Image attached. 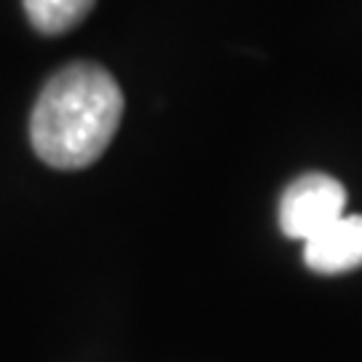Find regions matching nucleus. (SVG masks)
Listing matches in <instances>:
<instances>
[{
    "instance_id": "f257e3e1",
    "label": "nucleus",
    "mask_w": 362,
    "mask_h": 362,
    "mask_svg": "<svg viewBox=\"0 0 362 362\" xmlns=\"http://www.w3.org/2000/svg\"><path fill=\"white\" fill-rule=\"evenodd\" d=\"M124 116L116 78L94 62L57 70L40 89L30 118V140L54 169H83L110 145Z\"/></svg>"
},
{
    "instance_id": "20e7f679",
    "label": "nucleus",
    "mask_w": 362,
    "mask_h": 362,
    "mask_svg": "<svg viewBox=\"0 0 362 362\" xmlns=\"http://www.w3.org/2000/svg\"><path fill=\"white\" fill-rule=\"evenodd\" d=\"M94 0H25L30 25L43 35H62L91 11Z\"/></svg>"
},
{
    "instance_id": "7ed1b4c3",
    "label": "nucleus",
    "mask_w": 362,
    "mask_h": 362,
    "mask_svg": "<svg viewBox=\"0 0 362 362\" xmlns=\"http://www.w3.org/2000/svg\"><path fill=\"white\" fill-rule=\"evenodd\" d=\"M303 260L317 274H346L362 266V215H341L306 239Z\"/></svg>"
},
{
    "instance_id": "f03ea898",
    "label": "nucleus",
    "mask_w": 362,
    "mask_h": 362,
    "mask_svg": "<svg viewBox=\"0 0 362 362\" xmlns=\"http://www.w3.org/2000/svg\"><path fill=\"white\" fill-rule=\"evenodd\" d=\"M346 191L344 185L322 172L300 175L285 188L279 199V226L290 239H311L325 226L344 215Z\"/></svg>"
}]
</instances>
